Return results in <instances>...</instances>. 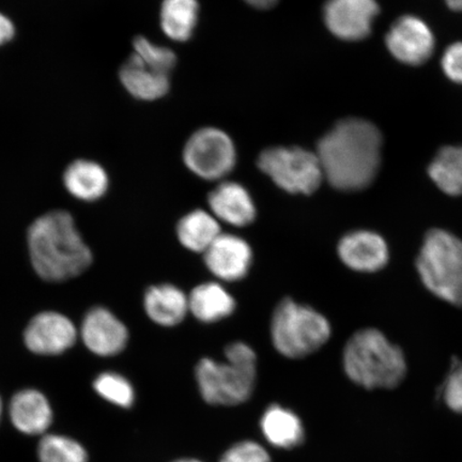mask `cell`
<instances>
[{
	"mask_svg": "<svg viewBox=\"0 0 462 462\" xmlns=\"http://www.w3.org/2000/svg\"><path fill=\"white\" fill-rule=\"evenodd\" d=\"M198 0H163L161 27L167 37L177 42H188L198 25Z\"/></svg>",
	"mask_w": 462,
	"mask_h": 462,
	"instance_id": "44dd1931",
	"label": "cell"
},
{
	"mask_svg": "<svg viewBox=\"0 0 462 462\" xmlns=\"http://www.w3.org/2000/svg\"><path fill=\"white\" fill-rule=\"evenodd\" d=\"M204 254L208 269L222 281L244 279L252 264L251 246L235 235H219Z\"/></svg>",
	"mask_w": 462,
	"mask_h": 462,
	"instance_id": "7c38bea8",
	"label": "cell"
},
{
	"mask_svg": "<svg viewBox=\"0 0 462 462\" xmlns=\"http://www.w3.org/2000/svg\"><path fill=\"white\" fill-rule=\"evenodd\" d=\"M2 412H3V403H2V400H0V417H2Z\"/></svg>",
	"mask_w": 462,
	"mask_h": 462,
	"instance_id": "e575fe53",
	"label": "cell"
},
{
	"mask_svg": "<svg viewBox=\"0 0 462 462\" xmlns=\"http://www.w3.org/2000/svg\"><path fill=\"white\" fill-rule=\"evenodd\" d=\"M245 2L252 5L253 8L259 10H269L275 7L280 0H245Z\"/></svg>",
	"mask_w": 462,
	"mask_h": 462,
	"instance_id": "1f68e13d",
	"label": "cell"
},
{
	"mask_svg": "<svg viewBox=\"0 0 462 462\" xmlns=\"http://www.w3.org/2000/svg\"><path fill=\"white\" fill-rule=\"evenodd\" d=\"M83 342L94 354L112 356L120 354L128 344L125 326L111 311L103 308L91 310L82 325Z\"/></svg>",
	"mask_w": 462,
	"mask_h": 462,
	"instance_id": "4fadbf2b",
	"label": "cell"
},
{
	"mask_svg": "<svg viewBox=\"0 0 462 462\" xmlns=\"http://www.w3.org/2000/svg\"><path fill=\"white\" fill-rule=\"evenodd\" d=\"M133 54L138 60L162 73L170 75L176 66L177 57L171 50L154 44L147 38L136 37L133 42Z\"/></svg>",
	"mask_w": 462,
	"mask_h": 462,
	"instance_id": "4316f807",
	"label": "cell"
},
{
	"mask_svg": "<svg viewBox=\"0 0 462 462\" xmlns=\"http://www.w3.org/2000/svg\"><path fill=\"white\" fill-rule=\"evenodd\" d=\"M381 136L377 126L362 119H345L318 143L323 176L334 189L356 192L368 188L379 171Z\"/></svg>",
	"mask_w": 462,
	"mask_h": 462,
	"instance_id": "6da1fadb",
	"label": "cell"
},
{
	"mask_svg": "<svg viewBox=\"0 0 462 462\" xmlns=\"http://www.w3.org/2000/svg\"><path fill=\"white\" fill-rule=\"evenodd\" d=\"M331 337L325 316L291 299L276 306L271 321V337L275 349L289 359H301L319 350Z\"/></svg>",
	"mask_w": 462,
	"mask_h": 462,
	"instance_id": "8992f818",
	"label": "cell"
},
{
	"mask_svg": "<svg viewBox=\"0 0 462 462\" xmlns=\"http://www.w3.org/2000/svg\"><path fill=\"white\" fill-rule=\"evenodd\" d=\"M183 161L196 176L209 181L221 180L236 165L234 142L217 128L196 131L184 147Z\"/></svg>",
	"mask_w": 462,
	"mask_h": 462,
	"instance_id": "ba28073f",
	"label": "cell"
},
{
	"mask_svg": "<svg viewBox=\"0 0 462 462\" xmlns=\"http://www.w3.org/2000/svg\"><path fill=\"white\" fill-rule=\"evenodd\" d=\"M386 45L398 60L419 66L430 60L435 49V39L423 21L415 16H403L392 26Z\"/></svg>",
	"mask_w": 462,
	"mask_h": 462,
	"instance_id": "8fae6325",
	"label": "cell"
},
{
	"mask_svg": "<svg viewBox=\"0 0 462 462\" xmlns=\"http://www.w3.org/2000/svg\"><path fill=\"white\" fill-rule=\"evenodd\" d=\"M417 268L430 292L462 308V241L457 236L441 229L427 233Z\"/></svg>",
	"mask_w": 462,
	"mask_h": 462,
	"instance_id": "5b68a950",
	"label": "cell"
},
{
	"mask_svg": "<svg viewBox=\"0 0 462 462\" xmlns=\"http://www.w3.org/2000/svg\"><path fill=\"white\" fill-rule=\"evenodd\" d=\"M78 332L66 316L45 311L32 318L25 331V344L33 354L56 356L70 349Z\"/></svg>",
	"mask_w": 462,
	"mask_h": 462,
	"instance_id": "30bf717a",
	"label": "cell"
},
{
	"mask_svg": "<svg viewBox=\"0 0 462 462\" xmlns=\"http://www.w3.org/2000/svg\"><path fill=\"white\" fill-rule=\"evenodd\" d=\"M235 299L222 285L206 282L193 289L189 296V311L201 322L212 323L234 313Z\"/></svg>",
	"mask_w": 462,
	"mask_h": 462,
	"instance_id": "ffe728a7",
	"label": "cell"
},
{
	"mask_svg": "<svg viewBox=\"0 0 462 462\" xmlns=\"http://www.w3.org/2000/svg\"><path fill=\"white\" fill-rule=\"evenodd\" d=\"M221 234V226L217 217L204 210L189 213L177 226L180 244L196 253H205Z\"/></svg>",
	"mask_w": 462,
	"mask_h": 462,
	"instance_id": "7402d4cb",
	"label": "cell"
},
{
	"mask_svg": "<svg viewBox=\"0 0 462 462\" xmlns=\"http://www.w3.org/2000/svg\"><path fill=\"white\" fill-rule=\"evenodd\" d=\"M94 388L104 400L129 408L134 402V390L128 380L118 374L104 373L95 381Z\"/></svg>",
	"mask_w": 462,
	"mask_h": 462,
	"instance_id": "484cf974",
	"label": "cell"
},
{
	"mask_svg": "<svg viewBox=\"0 0 462 462\" xmlns=\"http://www.w3.org/2000/svg\"><path fill=\"white\" fill-rule=\"evenodd\" d=\"M263 435L271 444L282 448L299 446L304 438L301 420L289 410L270 407L262 420Z\"/></svg>",
	"mask_w": 462,
	"mask_h": 462,
	"instance_id": "603a6c76",
	"label": "cell"
},
{
	"mask_svg": "<svg viewBox=\"0 0 462 462\" xmlns=\"http://www.w3.org/2000/svg\"><path fill=\"white\" fill-rule=\"evenodd\" d=\"M10 418L25 435H42L53 421V411L46 397L36 390L16 393L10 403Z\"/></svg>",
	"mask_w": 462,
	"mask_h": 462,
	"instance_id": "2e32d148",
	"label": "cell"
},
{
	"mask_svg": "<svg viewBox=\"0 0 462 462\" xmlns=\"http://www.w3.org/2000/svg\"><path fill=\"white\" fill-rule=\"evenodd\" d=\"M40 462H87L86 449L71 438L48 435L38 447Z\"/></svg>",
	"mask_w": 462,
	"mask_h": 462,
	"instance_id": "d4e9b609",
	"label": "cell"
},
{
	"mask_svg": "<svg viewBox=\"0 0 462 462\" xmlns=\"http://www.w3.org/2000/svg\"><path fill=\"white\" fill-rule=\"evenodd\" d=\"M257 165L277 187L291 194H313L325 179L317 154L299 147L265 149Z\"/></svg>",
	"mask_w": 462,
	"mask_h": 462,
	"instance_id": "52a82bcc",
	"label": "cell"
},
{
	"mask_svg": "<svg viewBox=\"0 0 462 462\" xmlns=\"http://www.w3.org/2000/svg\"><path fill=\"white\" fill-rule=\"evenodd\" d=\"M448 7L455 11H462V0H447Z\"/></svg>",
	"mask_w": 462,
	"mask_h": 462,
	"instance_id": "d6a6232c",
	"label": "cell"
},
{
	"mask_svg": "<svg viewBox=\"0 0 462 462\" xmlns=\"http://www.w3.org/2000/svg\"><path fill=\"white\" fill-rule=\"evenodd\" d=\"M176 462H199V461L192 460V459H184V460H179V461H176Z\"/></svg>",
	"mask_w": 462,
	"mask_h": 462,
	"instance_id": "836d02e7",
	"label": "cell"
},
{
	"mask_svg": "<svg viewBox=\"0 0 462 462\" xmlns=\"http://www.w3.org/2000/svg\"><path fill=\"white\" fill-rule=\"evenodd\" d=\"M119 78L126 91L138 100H158L170 90V75L149 67L134 54L121 67Z\"/></svg>",
	"mask_w": 462,
	"mask_h": 462,
	"instance_id": "e0dca14e",
	"label": "cell"
},
{
	"mask_svg": "<svg viewBox=\"0 0 462 462\" xmlns=\"http://www.w3.org/2000/svg\"><path fill=\"white\" fill-rule=\"evenodd\" d=\"M63 183L75 199L94 201L106 193L108 176L97 162L78 160L68 166L63 175Z\"/></svg>",
	"mask_w": 462,
	"mask_h": 462,
	"instance_id": "d6986e66",
	"label": "cell"
},
{
	"mask_svg": "<svg viewBox=\"0 0 462 462\" xmlns=\"http://www.w3.org/2000/svg\"><path fill=\"white\" fill-rule=\"evenodd\" d=\"M337 252L346 267L359 273H375L384 268L389 260V248L383 236L367 230L346 235Z\"/></svg>",
	"mask_w": 462,
	"mask_h": 462,
	"instance_id": "5bb4252c",
	"label": "cell"
},
{
	"mask_svg": "<svg viewBox=\"0 0 462 462\" xmlns=\"http://www.w3.org/2000/svg\"><path fill=\"white\" fill-rule=\"evenodd\" d=\"M444 73L453 82L462 84V43L450 45L442 58Z\"/></svg>",
	"mask_w": 462,
	"mask_h": 462,
	"instance_id": "f546056e",
	"label": "cell"
},
{
	"mask_svg": "<svg viewBox=\"0 0 462 462\" xmlns=\"http://www.w3.org/2000/svg\"><path fill=\"white\" fill-rule=\"evenodd\" d=\"M212 215L236 227L247 226L256 217L252 196L241 184L225 181L212 190L208 199Z\"/></svg>",
	"mask_w": 462,
	"mask_h": 462,
	"instance_id": "9a60e30c",
	"label": "cell"
},
{
	"mask_svg": "<svg viewBox=\"0 0 462 462\" xmlns=\"http://www.w3.org/2000/svg\"><path fill=\"white\" fill-rule=\"evenodd\" d=\"M431 180L450 196L462 194V147H446L437 154L429 169Z\"/></svg>",
	"mask_w": 462,
	"mask_h": 462,
	"instance_id": "cb8c5ba5",
	"label": "cell"
},
{
	"mask_svg": "<svg viewBox=\"0 0 462 462\" xmlns=\"http://www.w3.org/2000/svg\"><path fill=\"white\" fill-rule=\"evenodd\" d=\"M144 310L158 325L175 327L189 313V297L176 286H152L144 294Z\"/></svg>",
	"mask_w": 462,
	"mask_h": 462,
	"instance_id": "ac0fdd59",
	"label": "cell"
},
{
	"mask_svg": "<svg viewBox=\"0 0 462 462\" xmlns=\"http://www.w3.org/2000/svg\"><path fill=\"white\" fill-rule=\"evenodd\" d=\"M444 401L453 411L462 413V365L449 374L444 389Z\"/></svg>",
	"mask_w": 462,
	"mask_h": 462,
	"instance_id": "f1b7e54d",
	"label": "cell"
},
{
	"mask_svg": "<svg viewBox=\"0 0 462 462\" xmlns=\"http://www.w3.org/2000/svg\"><path fill=\"white\" fill-rule=\"evenodd\" d=\"M226 362L202 359L196 367L201 396L207 402L235 406L252 395L257 374V356L250 346L236 342L225 349Z\"/></svg>",
	"mask_w": 462,
	"mask_h": 462,
	"instance_id": "277c9868",
	"label": "cell"
},
{
	"mask_svg": "<svg viewBox=\"0 0 462 462\" xmlns=\"http://www.w3.org/2000/svg\"><path fill=\"white\" fill-rule=\"evenodd\" d=\"M378 14L374 0H328L323 10L328 31L346 42L366 38Z\"/></svg>",
	"mask_w": 462,
	"mask_h": 462,
	"instance_id": "9c48e42d",
	"label": "cell"
},
{
	"mask_svg": "<svg viewBox=\"0 0 462 462\" xmlns=\"http://www.w3.org/2000/svg\"><path fill=\"white\" fill-rule=\"evenodd\" d=\"M344 367L355 383L367 390L394 389L407 374L402 349L374 328L356 333L346 343Z\"/></svg>",
	"mask_w": 462,
	"mask_h": 462,
	"instance_id": "3957f363",
	"label": "cell"
},
{
	"mask_svg": "<svg viewBox=\"0 0 462 462\" xmlns=\"http://www.w3.org/2000/svg\"><path fill=\"white\" fill-rule=\"evenodd\" d=\"M221 462H270V457L259 444L246 441L227 450Z\"/></svg>",
	"mask_w": 462,
	"mask_h": 462,
	"instance_id": "83f0119b",
	"label": "cell"
},
{
	"mask_svg": "<svg viewBox=\"0 0 462 462\" xmlns=\"http://www.w3.org/2000/svg\"><path fill=\"white\" fill-rule=\"evenodd\" d=\"M32 267L43 280L63 282L90 267L92 254L70 213L53 211L34 221L28 230Z\"/></svg>",
	"mask_w": 462,
	"mask_h": 462,
	"instance_id": "7a4b0ae2",
	"label": "cell"
},
{
	"mask_svg": "<svg viewBox=\"0 0 462 462\" xmlns=\"http://www.w3.org/2000/svg\"><path fill=\"white\" fill-rule=\"evenodd\" d=\"M14 36L15 27L13 21L0 13V46L9 43Z\"/></svg>",
	"mask_w": 462,
	"mask_h": 462,
	"instance_id": "4dcf8cb0",
	"label": "cell"
}]
</instances>
